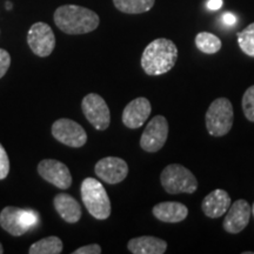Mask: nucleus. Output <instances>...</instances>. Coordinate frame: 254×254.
<instances>
[{
	"instance_id": "1",
	"label": "nucleus",
	"mask_w": 254,
	"mask_h": 254,
	"mask_svg": "<svg viewBox=\"0 0 254 254\" xmlns=\"http://www.w3.org/2000/svg\"><path fill=\"white\" fill-rule=\"evenodd\" d=\"M55 23L66 34H86L99 26L100 19L90 8L78 5H63L56 9Z\"/></svg>"
},
{
	"instance_id": "2",
	"label": "nucleus",
	"mask_w": 254,
	"mask_h": 254,
	"mask_svg": "<svg viewBox=\"0 0 254 254\" xmlns=\"http://www.w3.org/2000/svg\"><path fill=\"white\" fill-rule=\"evenodd\" d=\"M178 60V49L172 40L158 38L146 46L141 67L148 75H161L171 71Z\"/></svg>"
},
{
	"instance_id": "3",
	"label": "nucleus",
	"mask_w": 254,
	"mask_h": 254,
	"mask_svg": "<svg viewBox=\"0 0 254 254\" xmlns=\"http://www.w3.org/2000/svg\"><path fill=\"white\" fill-rule=\"evenodd\" d=\"M81 199L88 213L98 220H105L111 214V200L103 184L94 178H86L81 183Z\"/></svg>"
},
{
	"instance_id": "4",
	"label": "nucleus",
	"mask_w": 254,
	"mask_h": 254,
	"mask_svg": "<svg viewBox=\"0 0 254 254\" xmlns=\"http://www.w3.org/2000/svg\"><path fill=\"white\" fill-rule=\"evenodd\" d=\"M160 182L164 190L170 194H192L198 190V180L194 174L179 164H171L165 167L160 174Z\"/></svg>"
},
{
	"instance_id": "5",
	"label": "nucleus",
	"mask_w": 254,
	"mask_h": 254,
	"mask_svg": "<svg viewBox=\"0 0 254 254\" xmlns=\"http://www.w3.org/2000/svg\"><path fill=\"white\" fill-rule=\"evenodd\" d=\"M234 112L232 103L226 98H218L209 105L205 122L208 133L213 136H224L233 126Z\"/></svg>"
},
{
	"instance_id": "6",
	"label": "nucleus",
	"mask_w": 254,
	"mask_h": 254,
	"mask_svg": "<svg viewBox=\"0 0 254 254\" xmlns=\"http://www.w3.org/2000/svg\"><path fill=\"white\" fill-rule=\"evenodd\" d=\"M37 214L13 206H7L0 212V226L11 236L20 237L36 226Z\"/></svg>"
},
{
	"instance_id": "7",
	"label": "nucleus",
	"mask_w": 254,
	"mask_h": 254,
	"mask_svg": "<svg viewBox=\"0 0 254 254\" xmlns=\"http://www.w3.org/2000/svg\"><path fill=\"white\" fill-rule=\"evenodd\" d=\"M81 109L88 123L98 131H105L110 126L111 112L106 101L97 93H90L82 99Z\"/></svg>"
},
{
	"instance_id": "8",
	"label": "nucleus",
	"mask_w": 254,
	"mask_h": 254,
	"mask_svg": "<svg viewBox=\"0 0 254 254\" xmlns=\"http://www.w3.org/2000/svg\"><path fill=\"white\" fill-rule=\"evenodd\" d=\"M27 44L36 56L49 57L56 47V37L50 25L41 21L32 25L27 33Z\"/></svg>"
},
{
	"instance_id": "9",
	"label": "nucleus",
	"mask_w": 254,
	"mask_h": 254,
	"mask_svg": "<svg viewBox=\"0 0 254 254\" xmlns=\"http://www.w3.org/2000/svg\"><path fill=\"white\" fill-rule=\"evenodd\" d=\"M52 135L59 142L69 147H81L87 141V134L84 127L67 118L58 119L53 123Z\"/></svg>"
},
{
	"instance_id": "10",
	"label": "nucleus",
	"mask_w": 254,
	"mask_h": 254,
	"mask_svg": "<svg viewBox=\"0 0 254 254\" xmlns=\"http://www.w3.org/2000/svg\"><path fill=\"white\" fill-rule=\"evenodd\" d=\"M168 136V123L164 116H155L147 124L140 138L141 148L148 153L160 151Z\"/></svg>"
},
{
	"instance_id": "11",
	"label": "nucleus",
	"mask_w": 254,
	"mask_h": 254,
	"mask_svg": "<svg viewBox=\"0 0 254 254\" xmlns=\"http://www.w3.org/2000/svg\"><path fill=\"white\" fill-rule=\"evenodd\" d=\"M38 172L47 183L60 190H67L72 184V174L68 167L56 159H45L38 165Z\"/></svg>"
},
{
	"instance_id": "12",
	"label": "nucleus",
	"mask_w": 254,
	"mask_h": 254,
	"mask_svg": "<svg viewBox=\"0 0 254 254\" xmlns=\"http://www.w3.org/2000/svg\"><path fill=\"white\" fill-rule=\"evenodd\" d=\"M95 174L103 182L110 185L122 183L128 174V165L118 157H106L100 159L94 167Z\"/></svg>"
},
{
	"instance_id": "13",
	"label": "nucleus",
	"mask_w": 254,
	"mask_h": 254,
	"mask_svg": "<svg viewBox=\"0 0 254 254\" xmlns=\"http://www.w3.org/2000/svg\"><path fill=\"white\" fill-rule=\"evenodd\" d=\"M251 214H252V207L249 202L244 199L237 200L228 208L222 224L224 230L231 234L240 233L249 225Z\"/></svg>"
},
{
	"instance_id": "14",
	"label": "nucleus",
	"mask_w": 254,
	"mask_h": 254,
	"mask_svg": "<svg viewBox=\"0 0 254 254\" xmlns=\"http://www.w3.org/2000/svg\"><path fill=\"white\" fill-rule=\"evenodd\" d=\"M152 106L150 100L139 97L126 105L123 112V123L128 128H139L150 118Z\"/></svg>"
},
{
	"instance_id": "15",
	"label": "nucleus",
	"mask_w": 254,
	"mask_h": 254,
	"mask_svg": "<svg viewBox=\"0 0 254 254\" xmlns=\"http://www.w3.org/2000/svg\"><path fill=\"white\" fill-rule=\"evenodd\" d=\"M231 204V196L226 190H214L202 200L201 209L206 217L217 219L226 213Z\"/></svg>"
},
{
	"instance_id": "16",
	"label": "nucleus",
	"mask_w": 254,
	"mask_h": 254,
	"mask_svg": "<svg viewBox=\"0 0 254 254\" xmlns=\"http://www.w3.org/2000/svg\"><path fill=\"white\" fill-rule=\"evenodd\" d=\"M152 213L158 220L176 224V222L185 220L189 215V208L182 202L164 201L155 205L152 209Z\"/></svg>"
},
{
	"instance_id": "17",
	"label": "nucleus",
	"mask_w": 254,
	"mask_h": 254,
	"mask_svg": "<svg viewBox=\"0 0 254 254\" xmlns=\"http://www.w3.org/2000/svg\"><path fill=\"white\" fill-rule=\"evenodd\" d=\"M56 211L68 224H75L81 218V206L67 193H60L53 199Z\"/></svg>"
},
{
	"instance_id": "18",
	"label": "nucleus",
	"mask_w": 254,
	"mask_h": 254,
	"mask_svg": "<svg viewBox=\"0 0 254 254\" xmlns=\"http://www.w3.org/2000/svg\"><path fill=\"white\" fill-rule=\"evenodd\" d=\"M127 249L133 254H163L167 250V243L155 237L142 236L129 240Z\"/></svg>"
},
{
	"instance_id": "19",
	"label": "nucleus",
	"mask_w": 254,
	"mask_h": 254,
	"mask_svg": "<svg viewBox=\"0 0 254 254\" xmlns=\"http://www.w3.org/2000/svg\"><path fill=\"white\" fill-rule=\"evenodd\" d=\"M155 0H113L120 12L127 14H140L148 12L154 6Z\"/></svg>"
},
{
	"instance_id": "20",
	"label": "nucleus",
	"mask_w": 254,
	"mask_h": 254,
	"mask_svg": "<svg viewBox=\"0 0 254 254\" xmlns=\"http://www.w3.org/2000/svg\"><path fill=\"white\" fill-rule=\"evenodd\" d=\"M63 241L58 237H47L32 244L30 254H59L63 252Z\"/></svg>"
},
{
	"instance_id": "21",
	"label": "nucleus",
	"mask_w": 254,
	"mask_h": 254,
	"mask_svg": "<svg viewBox=\"0 0 254 254\" xmlns=\"http://www.w3.org/2000/svg\"><path fill=\"white\" fill-rule=\"evenodd\" d=\"M195 46L200 52L206 55H214L221 49V40L209 32H200L195 37Z\"/></svg>"
},
{
	"instance_id": "22",
	"label": "nucleus",
	"mask_w": 254,
	"mask_h": 254,
	"mask_svg": "<svg viewBox=\"0 0 254 254\" xmlns=\"http://www.w3.org/2000/svg\"><path fill=\"white\" fill-rule=\"evenodd\" d=\"M237 39L240 50L245 55L254 58V23L250 24L243 31L238 32Z\"/></svg>"
},
{
	"instance_id": "23",
	"label": "nucleus",
	"mask_w": 254,
	"mask_h": 254,
	"mask_svg": "<svg viewBox=\"0 0 254 254\" xmlns=\"http://www.w3.org/2000/svg\"><path fill=\"white\" fill-rule=\"evenodd\" d=\"M241 106H243L246 119L254 123V85L245 91V93L243 95Z\"/></svg>"
},
{
	"instance_id": "24",
	"label": "nucleus",
	"mask_w": 254,
	"mask_h": 254,
	"mask_svg": "<svg viewBox=\"0 0 254 254\" xmlns=\"http://www.w3.org/2000/svg\"><path fill=\"white\" fill-rule=\"evenodd\" d=\"M9 173V159L4 146L0 144V180H4Z\"/></svg>"
},
{
	"instance_id": "25",
	"label": "nucleus",
	"mask_w": 254,
	"mask_h": 254,
	"mask_svg": "<svg viewBox=\"0 0 254 254\" xmlns=\"http://www.w3.org/2000/svg\"><path fill=\"white\" fill-rule=\"evenodd\" d=\"M9 66H11V56L6 50L0 49V79L6 74Z\"/></svg>"
},
{
	"instance_id": "26",
	"label": "nucleus",
	"mask_w": 254,
	"mask_h": 254,
	"mask_svg": "<svg viewBox=\"0 0 254 254\" xmlns=\"http://www.w3.org/2000/svg\"><path fill=\"white\" fill-rule=\"evenodd\" d=\"M101 247L98 244H92V245L82 246L80 249L75 250L73 254H100Z\"/></svg>"
},
{
	"instance_id": "27",
	"label": "nucleus",
	"mask_w": 254,
	"mask_h": 254,
	"mask_svg": "<svg viewBox=\"0 0 254 254\" xmlns=\"http://www.w3.org/2000/svg\"><path fill=\"white\" fill-rule=\"evenodd\" d=\"M222 6V0H208L207 7L211 11H217Z\"/></svg>"
},
{
	"instance_id": "28",
	"label": "nucleus",
	"mask_w": 254,
	"mask_h": 254,
	"mask_svg": "<svg viewBox=\"0 0 254 254\" xmlns=\"http://www.w3.org/2000/svg\"><path fill=\"white\" fill-rule=\"evenodd\" d=\"M222 19H224V23L226 25H230V26L237 23V17L232 13H225Z\"/></svg>"
},
{
	"instance_id": "29",
	"label": "nucleus",
	"mask_w": 254,
	"mask_h": 254,
	"mask_svg": "<svg viewBox=\"0 0 254 254\" xmlns=\"http://www.w3.org/2000/svg\"><path fill=\"white\" fill-rule=\"evenodd\" d=\"M5 8H6V9H12V2H11V1H6Z\"/></svg>"
},
{
	"instance_id": "30",
	"label": "nucleus",
	"mask_w": 254,
	"mask_h": 254,
	"mask_svg": "<svg viewBox=\"0 0 254 254\" xmlns=\"http://www.w3.org/2000/svg\"><path fill=\"white\" fill-rule=\"evenodd\" d=\"M2 253H4V249H2L1 243H0V254H2Z\"/></svg>"
},
{
	"instance_id": "31",
	"label": "nucleus",
	"mask_w": 254,
	"mask_h": 254,
	"mask_svg": "<svg viewBox=\"0 0 254 254\" xmlns=\"http://www.w3.org/2000/svg\"><path fill=\"white\" fill-rule=\"evenodd\" d=\"M252 214H253V217H254V204L252 206Z\"/></svg>"
}]
</instances>
